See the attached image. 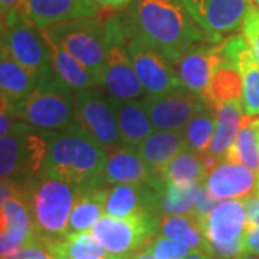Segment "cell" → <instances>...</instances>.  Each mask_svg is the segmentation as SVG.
<instances>
[{"label":"cell","instance_id":"6da1fadb","mask_svg":"<svg viewBox=\"0 0 259 259\" xmlns=\"http://www.w3.org/2000/svg\"><path fill=\"white\" fill-rule=\"evenodd\" d=\"M120 19L125 36L153 48L171 64L196 45L223 40L200 28L182 0H133Z\"/></svg>","mask_w":259,"mask_h":259},{"label":"cell","instance_id":"7a4b0ae2","mask_svg":"<svg viewBox=\"0 0 259 259\" xmlns=\"http://www.w3.org/2000/svg\"><path fill=\"white\" fill-rule=\"evenodd\" d=\"M48 153L42 171L74 183L79 189L105 185L108 153L90 133L74 121L66 128L45 131Z\"/></svg>","mask_w":259,"mask_h":259},{"label":"cell","instance_id":"3957f363","mask_svg":"<svg viewBox=\"0 0 259 259\" xmlns=\"http://www.w3.org/2000/svg\"><path fill=\"white\" fill-rule=\"evenodd\" d=\"M36 239L44 243L59 241L68 235L69 214L79 187L40 171L23 186Z\"/></svg>","mask_w":259,"mask_h":259},{"label":"cell","instance_id":"277c9868","mask_svg":"<svg viewBox=\"0 0 259 259\" xmlns=\"http://www.w3.org/2000/svg\"><path fill=\"white\" fill-rule=\"evenodd\" d=\"M9 114L40 131L66 128L75 121V91L52 69L39 76L28 97L10 105Z\"/></svg>","mask_w":259,"mask_h":259},{"label":"cell","instance_id":"5b68a950","mask_svg":"<svg viewBox=\"0 0 259 259\" xmlns=\"http://www.w3.org/2000/svg\"><path fill=\"white\" fill-rule=\"evenodd\" d=\"M47 153L45 131L18 120L0 139V180L25 186L42 171Z\"/></svg>","mask_w":259,"mask_h":259},{"label":"cell","instance_id":"8992f818","mask_svg":"<svg viewBox=\"0 0 259 259\" xmlns=\"http://www.w3.org/2000/svg\"><path fill=\"white\" fill-rule=\"evenodd\" d=\"M44 36L55 42L93 75L97 83H102L107 55L105 22L85 18L58 23L42 30Z\"/></svg>","mask_w":259,"mask_h":259},{"label":"cell","instance_id":"52a82bcc","mask_svg":"<svg viewBox=\"0 0 259 259\" xmlns=\"http://www.w3.org/2000/svg\"><path fill=\"white\" fill-rule=\"evenodd\" d=\"M210 259H238L243 255V236L248 228V214L243 200L229 199L213 207L200 219Z\"/></svg>","mask_w":259,"mask_h":259},{"label":"cell","instance_id":"ba28073f","mask_svg":"<svg viewBox=\"0 0 259 259\" xmlns=\"http://www.w3.org/2000/svg\"><path fill=\"white\" fill-rule=\"evenodd\" d=\"M105 35L107 55L102 85L111 97L121 101L143 100L147 93L144 91L131 64L120 16H111L105 20Z\"/></svg>","mask_w":259,"mask_h":259},{"label":"cell","instance_id":"9c48e42d","mask_svg":"<svg viewBox=\"0 0 259 259\" xmlns=\"http://www.w3.org/2000/svg\"><path fill=\"white\" fill-rule=\"evenodd\" d=\"M158 232V214L133 216L127 219H115L102 216L94 225L91 233L108 253L130 258L147 248Z\"/></svg>","mask_w":259,"mask_h":259},{"label":"cell","instance_id":"30bf717a","mask_svg":"<svg viewBox=\"0 0 259 259\" xmlns=\"http://www.w3.org/2000/svg\"><path fill=\"white\" fill-rule=\"evenodd\" d=\"M3 33L6 51L19 64L37 76L52 71L49 47L42 30L25 20L15 8L5 18Z\"/></svg>","mask_w":259,"mask_h":259},{"label":"cell","instance_id":"8fae6325","mask_svg":"<svg viewBox=\"0 0 259 259\" xmlns=\"http://www.w3.org/2000/svg\"><path fill=\"white\" fill-rule=\"evenodd\" d=\"M75 121L105 150L122 147L111 100L95 87L75 93Z\"/></svg>","mask_w":259,"mask_h":259},{"label":"cell","instance_id":"7c38bea8","mask_svg":"<svg viewBox=\"0 0 259 259\" xmlns=\"http://www.w3.org/2000/svg\"><path fill=\"white\" fill-rule=\"evenodd\" d=\"M131 64L147 95H164L185 90L173 64L137 39L125 36Z\"/></svg>","mask_w":259,"mask_h":259},{"label":"cell","instance_id":"4fadbf2b","mask_svg":"<svg viewBox=\"0 0 259 259\" xmlns=\"http://www.w3.org/2000/svg\"><path fill=\"white\" fill-rule=\"evenodd\" d=\"M141 102L154 128L161 131H182L196 114L210 107L202 95L186 88L164 95H146Z\"/></svg>","mask_w":259,"mask_h":259},{"label":"cell","instance_id":"5bb4252c","mask_svg":"<svg viewBox=\"0 0 259 259\" xmlns=\"http://www.w3.org/2000/svg\"><path fill=\"white\" fill-rule=\"evenodd\" d=\"M15 9L39 30L76 19L95 18L100 6L95 0H18Z\"/></svg>","mask_w":259,"mask_h":259},{"label":"cell","instance_id":"9a60e30c","mask_svg":"<svg viewBox=\"0 0 259 259\" xmlns=\"http://www.w3.org/2000/svg\"><path fill=\"white\" fill-rule=\"evenodd\" d=\"M193 20L213 36L233 33L242 28L249 8L248 0H182Z\"/></svg>","mask_w":259,"mask_h":259},{"label":"cell","instance_id":"2e32d148","mask_svg":"<svg viewBox=\"0 0 259 259\" xmlns=\"http://www.w3.org/2000/svg\"><path fill=\"white\" fill-rule=\"evenodd\" d=\"M225 40V39H223ZM222 42L190 48L173 66L186 90L204 98L216 68L222 62Z\"/></svg>","mask_w":259,"mask_h":259},{"label":"cell","instance_id":"e0dca14e","mask_svg":"<svg viewBox=\"0 0 259 259\" xmlns=\"http://www.w3.org/2000/svg\"><path fill=\"white\" fill-rule=\"evenodd\" d=\"M108 160L105 164L104 179L108 185H151L158 189L163 179L153 171L141 158L137 148H107Z\"/></svg>","mask_w":259,"mask_h":259},{"label":"cell","instance_id":"ac0fdd59","mask_svg":"<svg viewBox=\"0 0 259 259\" xmlns=\"http://www.w3.org/2000/svg\"><path fill=\"white\" fill-rule=\"evenodd\" d=\"M256 182L258 177L250 168L223 160L207 173L203 187L212 199L219 202L248 197L255 193Z\"/></svg>","mask_w":259,"mask_h":259},{"label":"cell","instance_id":"d6986e66","mask_svg":"<svg viewBox=\"0 0 259 259\" xmlns=\"http://www.w3.org/2000/svg\"><path fill=\"white\" fill-rule=\"evenodd\" d=\"M105 214L115 219L158 214V189L151 185H115L107 192Z\"/></svg>","mask_w":259,"mask_h":259},{"label":"cell","instance_id":"ffe728a7","mask_svg":"<svg viewBox=\"0 0 259 259\" xmlns=\"http://www.w3.org/2000/svg\"><path fill=\"white\" fill-rule=\"evenodd\" d=\"M112 108L117 115L122 147L137 148L153 134L154 125L140 101H121L110 95Z\"/></svg>","mask_w":259,"mask_h":259},{"label":"cell","instance_id":"44dd1931","mask_svg":"<svg viewBox=\"0 0 259 259\" xmlns=\"http://www.w3.org/2000/svg\"><path fill=\"white\" fill-rule=\"evenodd\" d=\"M242 100L225 102L216 108V130L212 143L204 154L223 161L228 150L233 144L243 121Z\"/></svg>","mask_w":259,"mask_h":259},{"label":"cell","instance_id":"7402d4cb","mask_svg":"<svg viewBox=\"0 0 259 259\" xmlns=\"http://www.w3.org/2000/svg\"><path fill=\"white\" fill-rule=\"evenodd\" d=\"M107 189L102 187H90L79 189L76 194L74 207L69 214L68 222V235L88 232L94 228L105 213V199Z\"/></svg>","mask_w":259,"mask_h":259},{"label":"cell","instance_id":"603a6c76","mask_svg":"<svg viewBox=\"0 0 259 259\" xmlns=\"http://www.w3.org/2000/svg\"><path fill=\"white\" fill-rule=\"evenodd\" d=\"M37 81L39 76L19 64L5 48L0 58V95L15 104L28 97L36 88Z\"/></svg>","mask_w":259,"mask_h":259},{"label":"cell","instance_id":"cb8c5ba5","mask_svg":"<svg viewBox=\"0 0 259 259\" xmlns=\"http://www.w3.org/2000/svg\"><path fill=\"white\" fill-rule=\"evenodd\" d=\"M183 148H186V143L182 131L157 130L140 144L137 151L147 166L160 175L167 163Z\"/></svg>","mask_w":259,"mask_h":259},{"label":"cell","instance_id":"d4e9b609","mask_svg":"<svg viewBox=\"0 0 259 259\" xmlns=\"http://www.w3.org/2000/svg\"><path fill=\"white\" fill-rule=\"evenodd\" d=\"M158 232L166 238L185 243L192 250H204L206 246L200 219L194 213L158 214Z\"/></svg>","mask_w":259,"mask_h":259},{"label":"cell","instance_id":"484cf974","mask_svg":"<svg viewBox=\"0 0 259 259\" xmlns=\"http://www.w3.org/2000/svg\"><path fill=\"white\" fill-rule=\"evenodd\" d=\"M204 100L214 111L221 104L242 100V75L238 62L223 56L222 62L214 71Z\"/></svg>","mask_w":259,"mask_h":259},{"label":"cell","instance_id":"4316f807","mask_svg":"<svg viewBox=\"0 0 259 259\" xmlns=\"http://www.w3.org/2000/svg\"><path fill=\"white\" fill-rule=\"evenodd\" d=\"M45 245L55 259H108L112 256L94 238L91 231L69 233L59 241Z\"/></svg>","mask_w":259,"mask_h":259},{"label":"cell","instance_id":"83f0119b","mask_svg":"<svg viewBox=\"0 0 259 259\" xmlns=\"http://www.w3.org/2000/svg\"><path fill=\"white\" fill-rule=\"evenodd\" d=\"M202 193L203 183H176L163 180V186L158 190V212L168 214L192 213Z\"/></svg>","mask_w":259,"mask_h":259},{"label":"cell","instance_id":"f1b7e54d","mask_svg":"<svg viewBox=\"0 0 259 259\" xmlns=\"http://www.w3.org/2000/svg\"><path fill=\"white\" fill-rule=\"evenodd\" d=\"M45 39H47L48 47H49L52 69L71 90H74L76 93V91L93 88L95 85H98L93 75L90 74L74 56L69 55L65 49L56 45L51 39H48V37Z\"/></svg>","mask_w":259,"mask_h":259},{"label":"cell","instance_id":"f546056e","mask_svg":"<svg viewBox=\"0 0 259 259\" xmlns=\"http://www.w3.org/2000/svg\"><path fill=\"white\" fill-rule=\"evenodd\" d=\"M209 168L204 164L202 154L196 153L190 148H183L160 171V177L164 182L203 183Z\"/></svg>","mask_w":259,"mask_h":259},{"label":"cell","instance_id":"4dcf8cb0","mask_svg":"<svg viewBox=\"0 0 259 259\" xmlns=\"http://www.w3.org/2000/svg\"><path fill=\"white\" fill-rule=\"evenodd\" d=\"M225 160L259 173V131L250 117H243L241 130L228 150Z\"/></svg>","mask_w":259,"mask_h":259},{"label":"cell","instance_id":"1f68e13d","mask_svg":"<svg viewBox=\"0 0 259 259\" xmlns=\"http://www.w3.org/2000/svg\"><path fill=\"white\" fill-rule=\"evenodd\" d=\"M242 75V107L246 117L259 115V64L245 40L238 59Z\"/></svg>","mask_w":259,"mask_h":259},{"label":"cell","instance_id":"d6a6232c","mask_svg":"<svg viewBox=\"0 0 259 259\" xmlns=\"http://www.w3.org/2000/svg\"><path fill=\"white\" fill-rule=\"evenodd\" d=\"M216 130V111L207 107L206 110L196 114L192 120L182 130L186 148H190L196 153H206L212 143Z\"/></svg>","mask_w":259,"mask_h":259},{"label":"cell","instance_id":"836d02e7","mask_svg":"<svg viewBox=\"0 0 259 259\" xmlns=\"http://www.w3.org/2000/svg\"><path fill=\"white\" fill-rule=\"evenodd\" d=\"M153 259H185L192 249L185 243L173 241L166 236H156L150 243Z\"/></svg>","mask_w":259,"mask_h":259},{"label":"cell","instance_id":"e575fe53","mask_svg":"<svg viewBox=\"0 0 259 259\" xmlns=\"http://www.w3.org/2000/svg\"><path fill=\"white\" fill-rule=\"evenodd\" d=\"M241 35L245 37L255 61L259 64V9L249 5L246 15L243 18Z\"/></svg>","mask_w":259,"mask_h":259},{"label":"cell","instance_id":"d590c367","mask_svg":"<svg viewBox=\"0 0 259 259\" xmlns=\"http://www.w3.org/2000/svg\"><path fill=\"white\" fill-rule=\"evenodd\" d=\"M8 259H55L54 255L49 252L48 246L39 239L28 243L26 246L16 250Z\"/></svg>","mask_w":259,"mask_h":259},{"label":"cell","instance_id":"8d00e7d4","mask_svg":"<svg viewBox=\"0 0 259 259\" xmlns=\"http://www.w3.org/2000/svg\"><path fill=\"white\" fill-rule=\"evenodd\" d=\"M243 253L259 256V226L246 228L243 236Z\"/></svg>","mask_w":259,"mask_h":259},{"label":"cell","instance_id":"74e56055","mask_svg":"<svg viewBox=\"0 0 259 259\" xmlns=\"http://www.w3.org/2000/svg\"><path fill=\"white\" fill-rule=\"evenodd\" d=\"M243 203L246 207L248 214V228L259 226V196L258 194H250L243 199Z\"/></svg>","mask_w":259,"mask_h":259},{"label":"cell","instance_id":"f35d334b","mask_svg":"<svg viewBox=\"0 0 259 259\" xmlns=\"http://www.w3.org/2000/svg\"><path fill=\"white\" fill-rule=\"evenodd\" d=\"M23 192V186L13 183V182H6V180H0V206L5 203L6 200H9L10 197L20 194Z\"/></svg>","mask_w":259,"mask_h":259},{"label":"cell","instance_id":"ab89813d","mask_svg":"<svg viewBox=\"0 0 259 259\" xmlns=\"http://www.w3.org/2000/svg\"><path fill=\"white\" fill-rule=\"evenodd\" d=\"M131 2H133V0H95V3H97L100 8L110 10L124 9V8L130 6Z\"/></svg>","mask_w":259,"mask_h":259},{"label":"cell","instance_id":"60d3db41","mask_svg":"<svg viewBox=\"0 0 259 259\" xmlns=\"http://www.w3.org/2000/svg\"><path fill=\"white\" fill-rule=\"evenodd\" d=\"M16 118H13L9 112L8 114H0V139L3 136H6L10 130L13 128V125L16 124Z\"/></svg>","mask_w":259,"mask_h":259},{"label":"cell","instance_id":"b9f144b4","mask_svg":"<svg viewBox=\"0 0 259 259\" xmlns=\"http://www.w3.org/2000/svg\"><path fill=\"white\" fill-rule=\"evenodd\" d=\"M16 3H18V0H0V13H2L3 19L6 18V15L16 6Z\"/></svg>","mask_w":259,"mask_h":259},{"label":"cell","instance_id":"7bdbcfd3","mask_svg":"<svg viewBox=\"0 0 259 259\" xmlns=\"http://www.w3.org/2000/svg\"><path fill=\"white\" fill-rule=\"evenodd\" d=\"M128 259H153V255H151V250H150V245L147 248H144L143 250H140L137 253H134L133 256H130Z\"/></svg>","mask_w":259,"mask_h":259},{"label":"cell","instance_id":"ee69618b","mask_svg":"<svg viewBox=\"0 0 259 259\" xmlns=\"http://www.w3.org/2000/svg\"><path fill=\"white\" fill-rule=\"evenodd\" d=\"M8 231V218L3 210V206H0V233H5Z\"/></svg>","mask_w":259,"mask_h":259},{"label":"cell","instance_id":"f6af8a7d","mask_svg":"<svg viewBox=\"0 0 259 259\" xmlns=\"http://www.w3.org/2000/svg\"><path fill=\"white\" fill-rule=\"evenodd\" d=\"M185 259H210L204 250H192Z\"/></svg>","mask_w":259,"mask_h":259},{"label":"cell","instance_id":"bcb514c9","mask_svg":"<svg viewBox=\"0 0 259 259\" xmlns=\"http://www.w3.org/2000/svg\"><path fill=\"white\" fill-rule=\"evenodd\" d=\"M10 105H12V104H10L5 97L0 95V114H8L10 110Z\"/></svg>","mask_w":259,"mask_h":259},{"label":"cell","instance_id":"7dc6e473","mask_svg":"<svg viewBox=\"0 0 259 259\" xmlns=\"http://www.w3.org/2000/svg\"><path fill=\"white\" fill-rule=\"evenodd\" d=\"M5 48H6V44H5V33H3V28L0 29V58L5 54Z\"/></svg>","mask_w":259,"mask_h":259},{"label":"cell","instance_id":"c3c4849f","mask_svg":"<svg viewBox=\"0 0 259 259\" xmlns=\"http://www.w3.org/2000/svg\"><path fill=\"white\" fill-rule=\"evenodd\" d=\"M238 259H259V256H256V255H255V256H252V255H246V253H243V255H241Z\"/></svg>","mask_w":259,"mask_h":259},{"label":"cell","instance_id":"681fc988","mask_svg":"<svg viewBox=\"0 0 259 259\" xmlns=\"http://www.w3.org/2000/svg\"><path fill=\"white\" fill-rule=\"evenodd\" d=\"M248 3L252 5V6H256V8L259 9V0H248Z\"/></svg>","mask_w":259,"mask_h":259},{"label":"cell","instance_id":"f907efd6","mask_svg":"<svg viewBox=\"0 0 259 259\" xmlns=\"http://www.w3.org/2000/svg\"><path fill=\"white\" fill-rule=\"evenodd\" d=\"M3 25H5V19H3L2 13H0V29L3 28Z\"/></svg>","mask_w":259,"mask_h":259},{"label":"cell","instance_id":"816d5d0a","mask_svg":"<svg viewBox=\"0 0 259 259\" xmlns=\"http://www.w3.org/2000/svg\"><path fill=\"white\" fill-rule=\"evenodd\" d=\"M255 194L259 196V176H258V182H256V187H255Z\"/></svg>","mask_w":259,"mask_h":259},{"label":"cell","instance_id":"f5cc1de1","mask_svg":"<svg viewBox=\"0 0 259 259\" xmlns=\"http://www.w3.org/2000/svg\"><path fill=\"white\" fill-rule=\"evenodd\" d=\"M108 259H128V258H121V256H115V255H112L111 258H108Z\"/></svg>","mask_w":259,"mask_h":259},{"label":"cell","instance_id":"db71d44e","mask_svg":"<svg viewBox=\"0 0 259 259\" xmlns=\"http://www.w3.org/2000/svg\"><path fill=\"white\" fill-rule=\"evenodd\" d=\"M253 124H255V127H256V128H258V131H259V125L256 124V122H255V120H253Z\"/></svg>","mask_w":259,"mask_h":259},{"label":"cell","instance_id":"11a10c76","mask_svg":"<svg viewBox=\"0 0 259 259\" xmlns=\"http://www.w3.org/2000/svg\"><path fill=\"white\" fill-rule=\"evenodd\" d=\"M255 122H256V124H258V125H259V118H258V120H255Z\"/></svg>","mask_w":259,"mask_h":259}]
</instances>
